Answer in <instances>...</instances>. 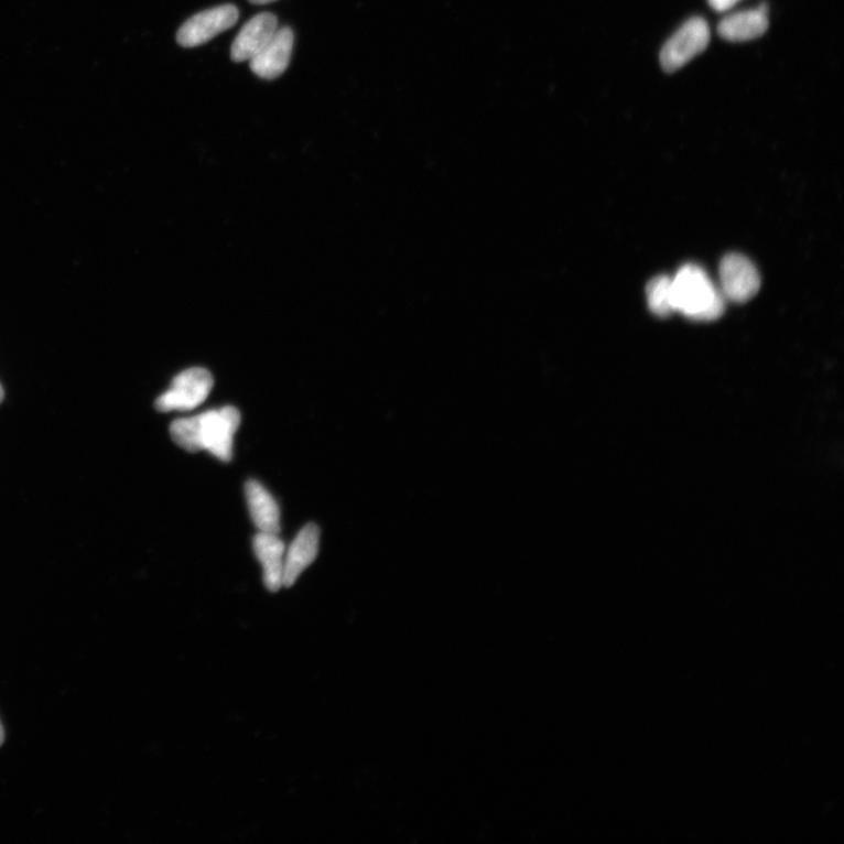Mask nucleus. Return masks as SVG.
Wrapping results in <instances>:
<instances>
[{
    "mask_svg": "<svg viewBox=\"0 0 844 844\" xmlns=\"http://www.w3.org/2000/svg\"><path fill=\"white\" fill-rule=\"evenodd\" d=\"M293 41L295 35L290 28H279L263 50L249 61L255 75L267 80L281 77L290 64Z\"/></svg>",
    "mask_w": 844,
    "mask_h": 844,
    "instance_id": "0eeeda50",
    "label": "nucleus"
},
{
    "mask_svg": "<svg viewBox=\"0 0 844 844\" xmlns=\"http://www.w3.org/2000/svg\"><path fill=\"white\" fill-rule=\"evenodd\" d=\"M249 2L255 6H267L277 2V0H249Z\"/></svg>",
    "mask_w": 844,
    "mask_h": 844,
    "instance_id": "2eb2a0df",
    "label": "nucleus"
},
{
    "mask_svg": "<svg viewBox=\"0 0 844 844\" xmlns=\"http://www.w3.org/2000/svg\"><path fill=\"white\" fill-rule=\"evenodd\" d=\"M246 497L251 519L262 533L280 534L281 510L272 495L256 480L246 484Z\"/></svg>",
    "mask_w": 844,
    "mask_h": 844,
    "instance_id": "9b49d317",
    "label": "nucleus"
},
{
    "mask_svg": "<svg viewBox=\"0 0 844 844\" xmlns=\"http://www.w3.org/2000/svg\"><path fill=\"white\" fill-rule=\"evenodd\" d=\"M4 397H6L4 390H3V388H2V385H0V403H2V402H3V400H4Z\"/></svg>",
    "mask_w": 844,
    "mask_h": 844,
    "instance_id": "f3484780",
    "label": "nucleus"
},
{
    "mask_svg": "<svg viewBox=\"0 0 844 844\" xmlns=\"http://www.w3.org/2000/svg\"><path fill=\"white\" fill-rule=\"evenodd\" d=\"M719 277L723 296L734 303H745L754 299L761 284L758 269L742 253H728L724 257Z\"/></svg>",
    "mask_w": 844,
    "mask_h": 844,
    "instance_id": "423d86ee",
    "label": "nucleus"
},
{
    "mask_svg": "<svg viewBox=\"0 0 844 844\" xmlns=\"http://www.w3.org/2000/svg\"><path fill=\"white\" fill-rule=\"evenodd\" d=\"M240 12L231 4L202 11L183 24L176 35L182 47H197L210 42L216 35L230 30L238 21Z\"/></svg>",
    "mask_w": 844,
    "mask_h": 844,
    "instance_id": "39448f33",
    "label": "nucleus"
},
{
    "mask_svg": "<svg viewBox=\"0 0 844 844\" xmlns=\"http://www.w3.org/2000/svg\"><path fill=\"white\" fill-rule=\"evenodd\" d=\"M213 387L212 374L202 367H193L173 379L171 389L155 401V408L159 412L195 410L207 400Z\"/></svg>",
    "mask_w": 844,
    "mask_h": 844,
    "instance_id": "7ed1b4c3",
    "label": "nucleus"
},
{
    "mask_svg": "<svg viewBox=\"0 0 844 844\" xmlns=\"http://www.w3.org/2000/svg\"><path fill=\"white\" fill-rule=\"evenodd\" d=\"M6 740V733L2 724H0V746L4 744Z\"/></svg>",
    "mask_w": 844,
    "mask_h": 844,
    "instance_id": "dca6fc26",
    "label": "nucleus"
},
{
    "mask_svg": "<svg viewBox=\"0 0 844 844\" xmlns=\"http://www.w3.org/2000/svg\"><path fill=\"white\" fill-rule=\"evenodd\" d=\"M278 29V17L270 12L252 17L236 35L231 46V59L235 63L251 61L270 42Z\"/></svg>",
    "mask_w": 844,
    "mask_h": 844,
    "instance_id": "6e6552de",
    "label": "nucleus"
},
{
    "mask_svg": "<svg viewBox=\"0 0 844 844\" xmlns=\"http://www.w3.org/2000/svg\"><path fill=\"white\" fill-rule=\"evenodd\" d=\"M285 544L277 534L260 531L253 538V552L263 566L264 583L270 592L283 586Z\"/></svg>",
    "mask_w": 844,
    "mask_h": 844,
    "instance_id": "9d476101",
    "label": "nucleus"
},
{
    "mask_svg": "<svg viewBox=\"0 0 844 844\" xmlns=\"http://www.w3.org/2000/svg\"><path fill=\"white\" fill-rule=\"evenodd\" d=\"M740 0H708L711 8L718 12H724L736 7Z\"/></svg>",
    "mask_w": 844,
    "mask_h": 844,
    "instance_id": "4468645a",
    "label": "nucleus"
},
{
    "mask_svg": "<svg viewBox=\"0 0 844 844\" xmlns=\"http://www.w3.org/2000/svg\"><path fill=\"white\" fill-rule=\"evenodd\" d=\"M648 305L658 317H669L673 314L671 279L658 277L650 281L647 288Z\"/></svg>",
    "mask_w": 844,
    "mask_h": 844,
    "instance_id": "ddd939ff",
    "label": "nucleus"
},
{
    "mask_svg": "<svg viewBox=\"0 0 844 844\" xmlns=\"http://www.w3.org/2000/svg\"><path fill=\"white\" fill-rule=\"evenodd\" d=\"M240 424V411L227 407L175 420L171 426V436L182 450L190 453L207 451L219 461L229 463L232 458L234 436Z\"/></svg>",
    "mask_w": 844,
    "mask_h": 844,
    "instance_id": "f257e3e1",
    "label": "nucleus"
},
{
    "mask_svg": "<svg viewBox=\"0 0 844 844\" xmlns=\"http://www.w3.org/2000/svg\"><path fill=\"white\" fill-rule=\"evenodd\" d=\"M674 311L685 317L710 322L722 317L725 297L713 284L708 274L699 266L686 264L671 279Z\"/></svg>",
    "mask_w": 844,
    "mask_h": 844,
    "instance_id": "f03ea898",
    "label": "nucleus"
},
{
    "mask_svg": "<svg viewBox=\"0 0 844 844\" xmlns=\"http://www.w3.org/2000/svg\"><path fill=\"white\" fill-rule=\"evenodd\" d=\"M710 28L700 17L691 18L679 29L660 52V65L673 73L704 52L710 43Z\"/></svg>",
    "mask_w": 844,
    "mask_h": 844,
    "instance_id": "20e7f679",
    "label": "nucleus"
},
{
    "mask_svg": "<svg viewBox=\"0 0 844 844\" xmlns=\"http://www.w3.org/2000/svg\"><path fill=\"white\" fill-rule=\"evenodd\" d=\"M768 8L736 12L727 15L718 26L722 39L728 42H747L759 39L768 29Z\"/></svg>",
    "mask_w": 844,
    "mask_h": 844,
    "instance_id": "f8f14e48",
    "label": "nucleus"
},
{
    "mask_svg": "<svg viewBox=\"0 0 844 844\" xmlns=\"http://www.w3.org/2000/svg\"><path fill=\"white\" fill-rule=\"evenodd\" d=\"M321 530L309 523L285 550L283 586L295 584L305 569L314 562L320 552Z\"/></svg>",
    "mask_w": 844,
    "mask_h": 844,
    "instance_id": "1a4fd4ad",
    "label": "nucleus"
}]
</instances>
